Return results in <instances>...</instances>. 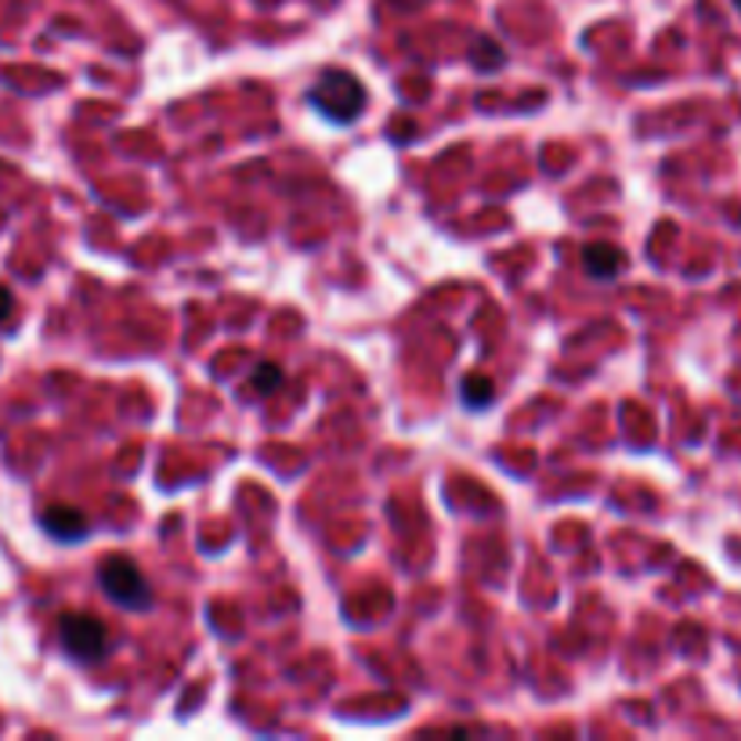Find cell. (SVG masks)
Masks as SVG:
<instances>
[{
    "instance_id": "6",
    "label": "cell",
    "mask_w": 741,
    "mask_h": 741,
    "mask_svg": "<svg viewBox=\"0 0 741 741\" xmlns=\"http://www.w3.org/2000/svg\"><path fill=\"white\" fill-rule=\"evenodd\" d=\"M460 402L471 409V413H482L492 402H496V383L482 373H471L460 380Z\"/></svg>"
},
{
    "instance_id": "1",
    "label": "cell",
    "mask_w": 741,
    "mask_h": 741,
    "mask_svg": "<svg viewBox=\"0 0 741 741\" xmlns=\"http://www.w3.org/2000/svg\"><path fill=\"white\" fill-rule=\"evenodd\" d=\"M311 109L333 127H351L366 113V88L348 70H326L308 91Z\"/></svg>"
},
{
    "instance_id": "8",
    "label": "cell",
    "mask_w": 741,
    "mask_h": 741,
    "mask_svg": "<svg viewBox=\"0 0 741 741\" xmlns=\"http://www.w3.org/2000/svg\"><path fill=\"white\" fill-rule=\"evenodd\" d=\"M282 383V373H279V366H257V373H254V388H257V394H271Z\"/></svg>"
},
{
    "instance_id": "4",
    "label": "cell",
    "mask_w": 741,
    "mask_h": 741,
    "mask_svg": "<svg viewBox=\"0 0 741 741\" xmlns=\"http://www.w3.org/2000/svg\"><path fill=\"white\" fill-rule=\"evenodd\" d=\"M40 528L59 543H76L88 535V517L80 514L76 506H48V511L40 514Z\"/></svg>"
},
{
    "instance_id": "2",
    "label": "cell",
    "mask_w": 741,
    "mask_h": 741,
    "mask_svg": "<svg viewBox=\"0 0 741 741\" xmlns=\"http://www.w3.org/2000/svg\"><path fill=\"white\" fill-rule=\"evenodd\" d=\"M99 586L102 594L120 604V608L127 611H145L153 608V586H148V579L142 575V568L134 565V560L127 554H113L102 560L99 568Z\"/></svg>"
},
{
    "instance_id": "3",
    "label": "cell",
    "mask_w": 741,
    "mask_h": 741,
    "mask_svg": "<svg viewBox=\"0 0 741 741\" xmlns=\"http://www.w3.org/2000/svg\"><path fill=\"white\" fill-rule=\"evenodd\" d=\"M59 644L76 662H102L109 651V634L94 615L65 611L59 619Z\"/></svg>"
},
{
    "instance_id": "10",
    "label": "cell",
    "mask_w": 741,
    "mask_h": 741,
    "mask_svg": "<svg viewBox=\"0 0 741 741\" xmlns=\"http://www.w3.org/2000/svg\"><path fill=\"white\" fill-rule=\"evenodd\" d=\"M734 8H738V11H741V0H734Z\"/></svg>"
},
{
    "instance_id": "9",
    "label": "cell",
    "mask_w": 741,
    "mask_h": 741,
    "mask_svg": "<svg viewBox=\"0 0 741 741\" xmlns=\"http://www.w3.org/2000/svg\"><path fill=\"white\" fill-rule=\"evenodd\" d=\"M11 315H16V297H11L8 286H0V329L11 322Z\"/></svg>"
},
{
    "instance_id": "5",
    "label": "cell",
    "mask_w": 741,
    "mask_h": 741,
    "mask_svg": "<svg viewBox=\"0 0 741 741\" xmlns=\"http://www.w3.org/2000/svg\"><path fill=\"white\" fill-rule=\"evenodd\" d=\"M583 268L589 279L611 282V279H619V271L626 268V257L615 250L611 243H589L583 250Z\"/></svg>"
},
{
    "instance_id": "7",
    "label": "cell",
    "mask_w": 741,
    "mask_h": 741,
    "mask_svg": "<svg viewBox=\"0 0 741 741\" xmlns=\"http://www.w3.org/2000/svg\"><path fill=\"white\" fill-rule=\"evenodd\" d=\"M471 62L477 65V70H500V65L506 62V54L500 51V44L492 37H477L474 51H471Z\"/></svg>"
}]
</instances>
